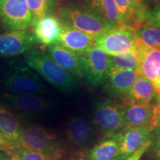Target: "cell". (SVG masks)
<instances>
[{"mask_svg": "<svg viewBox=\"0 0 160 160\" xmlns=\"http://www.w3.org/2000/svg\"><path fill=\"white\" fill-rule=\"evenodd\" d=\"M0 22L8 31L28 29L31 14L27 0H0Z\"/></svg>", "mask_w": 160, "mask_h": 160, "instance_id": "ba28073f", "label": "cell"}, {"mask_svg": "<svg viewBox=\"0 0 160 160\" xmlns=\"http://www.w3.org/2000/svg\"><path fill=\"white\" fill-rule=\"evenodd\" d=\"M3 99L13 113L22 119H42L51 111V102L39 95H19L5 93Z\"/></svg>", "mask_w": 160, "mask_h": 160, "instance_id": "5b68a950", "label": "cell"}, {"mask_svg": "<svg viewBox=\"0 0 160 160\" xmlns=\"http://www.w3.org/2000/svg\"><path fill=\"white\" fill-rule=\"evenodd\" d=\"M119 12L120 20L122 25L131 26L135 30L137 28V18L128 0H113Z\"/></svg>", "mask_w": 160, "mask_h": 160, "instance_id": "484cf974", "label": "cell"}, {"mask_svg": "<svg viewBox=\"0 0 160 160\" xmlns=\"http://www.w3.org/2000/svg\"><path fill=\"white\" fill-rule=\"evenodd\" d=\"M150 5L153 7V9L157 8L160 6V0H150L149 2V7ZM152 9V10H153ZM151 10V11H152Z\"/></svg>", "mask_w": 160, "mask_h": 160, "instance_id": "e575fe53", "label": "cell"}, {"mask_svg": "<svg viewBox=\"0 0 160 160\" xmlns=\"http://www.w3.org/2000/svg\"><path fill=\"white\" fill-rule=\"evenodd\" d=\"M49 54L58 65L68 71L74 77H83L80 57L59 43L48 47Z\"/></svg>", "mask_w": 160, "mask_h": 160, "instance_id": "d6986e66", "label": "cell"}, {"mask_svg": "<svg viewBox=\"0 0 160 160\" xmlns=\"http://www.w3.org/2000/svg\"><path fill=\"white\" fill-rule=\"evenodd\" d=\"M157 97L154 86L142 73L136 79L124 102L151 103Z\"/></svg>", "mask_w": 160, "mask_h": 160, "instance_id": "44dd1931", "label": "cell"}, {"mask_svg": "<svg viewBox=\"0 0 160 160\" xmlns=\"http://www.w3.org/2000/svg\"><path fill=\"white\" fill-rule=\"evenodd\" d=\"M151 145V139L148 141L147 142H145L142 146L139 148L137 151H135L133 154L130 156L129 157H128L125 160H139L141 159V157H142V155L145 153L150 148Z\"/></svg>", "mask_w": 160, "mask_h": 160, "instance_id": "f546056e", "label": "cell"}, {"mask_svg": "<svg viewBox=\"0 0 160 160\" xmlns=\"http://www.w3.org/2000/svg\"><path fill=\"white\" fill-rule=\"evenodd\" d=\"M57 43L81 57L95 45V39L82 31L62 25V31Z\"/></svg>", "mask_w": 160, "mask_h": 160, "instance_id": "2e32d148", "label": "cell"}, {"mask_svg": "<svg viewBox=\"0 0 160 160\" xmlns=\"http://www.w3.org/2000/svg\"><path fill=\"white\" fill-rule=\"evenodd\" d=\"M10 160H60V158L24 148H18L11 153Z\"/></svg>", "mask_w": 160, "mask_h": 160, "instance_id": "4316f807", "label": "cell"}, {"mask_svg": "<svg viewBox=\"0 0 160 160\" xmlns=\"http://www.w3.org/2000/svg\"><path fill=\"white\" fill-rule=\"evenodd\" d=\"M31 14V25L45 16L53 13L57 0H27Z\"/></svg>", "mask_w": 160, "mask_h": 160, "instance_id": "cb8c5ba5", "label": "cell"}, {"mask_svg": "<svg viewBox=\"0 0 160 160\" xmlns=\"http://www.w3.org/2000/svg\"><path fill=\"white\" fill-rule=\"evenodd\" d=\"M93 125L97 131L108 134L124 131L122 105L111 99L98 101L93 111Z\"/></svg>", "mask_w": 160, "mask_h": 160, "instance_id": "52a82bcc", "label": "cell"}, {"mask_svg": "<svg viewBox=\"0 0 160 160\" xmlns=\"http://www.w3.org/2000/svg\"><path fill=\"white\" fill-rule=\"evenodd\" d=\"M95 128L82 117L73 118L66 129V137L72 148L82 151L88 148L96 139Z\"/></svg>", "mask_w": 160, "mask_h": 160, "instance_id": "4fadbf2b", "label": "cell"}, {"mask_svg": "<svg viewBox=\"0 0 160 160\" xmlns=\"http://www.w3.org/2000/svg\"><path fill=\"white\" fill-rule=\"evenodd\" d=\"M36 43L28 29L0 33V57L12 58L33 49Z\"/></svg>", "mask_w": 160, "mask_h": 160, "instance_id": "8fae6325", "label": "cell"}, {"mask_svg": "<svg viewBox=\"0 0 160 160\" xmlns=\"http://www.w3.org/2000/svg\"><path fill=\"white\" fill-rule=\"evenodd\" d=\"M73 160H83V159H73Z\"/></svg>", "mask_w": 160, "mask_h": 160, "instance_id": "f35d334b", "label": "cell"}, {"mask_svg": "<svg viewBox=\"0 0 160 160\" xmlns=\"http://www.w3.org/2000/svg\"><path fill=\"white\" fill-rule=\"evenodd\" d=\"M0 151H4L9 153L10 154L13 151V148L9 145V143L6 141L3 136L0 132Z\"/></svg>", "mask_w": 160, "mask_h": 160, "instance_id": "1f68e13d", "label": "cell"}, {"mask_svg": "<svg viewBox=\"0 0 160 160\" xmlns=\"http://www.w3.org/2000/svg\"><path fill=\"white\" fill-rule=\"evenodd\" d=\"M139 2H140V3H141V5H142V7L150 11V9H149L150 0H139Z\"/></svg>", "mask_w": 160, "mask_h": 160, "instance_id": "d590c367", "label": "cell"}, {"mask_svg": "<svg viewBox=\"0 0 160 160\" xmlns=\"http://www.w3.org/2000/svg\"><path fill=\"white\" fill-rule=\"evenodd\" d=\"M85 5L93 10L111 26L122 25L113 0H85Z\"/></svg>", "mask_w": 160, "mask_h": 160, "instance_id": "7402d4cb", "label": "cell"}, {"mask_svg": "<svg viewBox=\"0 0 160 160\" xmlns=\"http://www.w3.org/2000/svg\"><path fill=\"white\" fill-rule=\"evenodd\" d=\"M19 148L33 151L61 159L64 149L54 132L38 125L22 126Z\"/></svg>", "mask_w": 160, "mask_h": 160, "instance_id": "277c9868", "label": "cell"}, {"mask_svg": "<svg viewBox=\"0 0 160 160\" xmlns=\"http://www.w3.org/2000/svg\"><path fill=\"white\" fill-rule=\"evenodd\" d=\"M136 30L131 26L121 25L113 27L95 39V45L110 57L134 49Z\"/></svg>", "mask_w": 160, "mask_h": 160, "instance_id": "8992f818", "label": "cell"}, {"mask_svg": "<svg viewBox=\"0 0 160 160\" xmlns=\"http://www.w3.org/2000/svg\"><path fill=\"white\" fill-rule=\"evenodd\" d=\"M156 93H157L160 91V66L158 68L157 71H156V81L155 83L153 84Z\"/></svg>", "mask_w": 160, "mask_h": 160, "instance_id": "d6a6232c", "label": "cell"}, {"mask_svg": "<svg viewBox=\"0 0 160 160\" xmlns=\"http://www.w3.org/2000/svg\"><path fill=\"white\" fill-rule=\"evenodd\" d=\"M57 17L62 25L82 31L94 39L112 28L103 18L85 5L68 4L58 9Z\"/></svg>", "mask_w": 160, "mask_h": 160, "instance_id": "3957f363", "label": "cell"}, {"mask_svg": "<svg viewBox=\"0 0 160 160\" xmlns=\"http://www.w3.org/2000/svg\"><path fill=\"white\" fill-rule=\"evenodd\" d=\"M142 73L141 71L111 67L105 77V88L113 97L122 99L125 101L133 84Z\"/></svg>", "mask_w": 160, "mask_h": 160, "instance_id": "7c38bea8", "label": "cell"}, {"mask_svg": "<svg viewBox=\"0 0 160 160\" xmlns=\"http://www.w3.org/2000/svg\"><path fill=\"white\" fill-rule=\"evenodd\" d=\"M110 57H111V67L133 70V71H141L134 49Z\"/></svg>", "mask_w": 160, "mask_h": 160, "instance_id": "d4e9b609", "label": "cell"}, {"mask_svg": "<svg viewBox=\"0 0 160 160\" xmlns=\"http://www.w3.org/2000/svg\"><path fill=\"white\" fill-rule=\"evenodd\" d=\"M32 25V34L36 42L45 47L58 42L62 31V24L53 13L45 16Z\"/></svg>", "mask_w": 160, "mask_h": 160, "instance_id": "5bb4252c", "label": "cell"}, {"mask_svg": "<svg viewBox=\"0 0 160 160\" xmlns=\"http://www.w3.org/2000/svg\"><path fill=\"white\" fill-rule=\"evenodd\" d=\"M134 51L142 73L153 85L156 81V71L160 66V51L150 47L137 38Z\"/></svg>", "mask_w": 160, "mask_h": 160, "instance_id": "e0dca14e", "label": "cell"}, {"mask_svg": "<svg viewBox=\"0 0 160 160\" xmlns=\"http://www.w3.org/2000/svg\"><path fill=\"white\" fill-rule=\"evenodd\" d=\"M151 148L153 153L158 159H160V128L157 127L152 131L151 133Z\"/></svg>", "mask_w": 160, "mask_h": 160, "instance_id": "f1b7e54d", "label": "cell"}, {"mask_svg": "<svg viewBox=\"0 0 160 160\" xmlns=\"http://www.w3.org/2000/svg\"><path fill=\"white\" fill-rule=\"evenodd\" d=\"M128 1L130 6L133 10L135 17L137 18V29L142 24H143L148 19L150 11L144 8L142 5L140 3L139 0H128Z\"/></svg>", "mask_w": 160, "mask_h": 160, "instance_id": "83f0119b", "label": "cell"}, {"mask_svg": "<svg viewBox=\"0 0 160 160\" xmlns=\"http://www.w3.org/2000/svg\"><path fill=\"white\" fill-rule=\"evenodd\" d=\"M152 131L146 128H131L118 133L119 160H125L151 139Z\"/></svg>", "mask_w": 160, "mask_h": 160, "instance_id": "9a60e30c", "label": "cell"}, {"mask_svg": "<svg viewBox=\"0 0 160 160\" xmlns=\"http://www.w3.org/2000/svg\"><path fill=\"white\" fill-rule=\"evenodd\" d=\"M83 77L92 85H98L105 79L111 68V57L94 45L81 56Z\"/></svg>", "mask_w": 160, "mask_h": 160, "instance_id": "9c48e42d", "label": "cell"}, {"mask_svg": "<svg viewBox=\"0 0 160 160\" xmlns=\"http://www.w3.org/2000/svg\"><path fill=\"white\" fill-rule=\"evenodd\" d=\"M122 106L125 129L146 128L153 131L157 128V111L156 105L124 102Z\"/></svg>", "mask_w": 160, "mask_h": 160, "instance_id": "30bf717a", "label": "cell"}, {"mask_svg": "<svg viewBox=\"0 0 160 160\" xmlns=\"http://www.w3.org/2000/svg\"><path fill=\"white\" fill-rule=\"evenodd\" d=\"M0 88L9 93L39 95L46 87L36 72L19 59L6 60L0 66Z\"/></svg>", "mask_w": 160, "mask_h": 160, "instance_id": "6da1fadb", "label": "cell"}, {"mask_svg": "<svg viewBox=\"0 0 160 160\" xmlns=\"http://www.w3.org/2000/svg\"><path fill=\"white\" fill-rule=\"evenodd\" d=\"M148 20L152 25L160 28V6L151 11Z\"/></svg>", "mask_w": 160, "mask_h": 160, "instance_id": "4dcf8cb0", "label": "cell"}, {"mask_svg": "<svg viewBox=\"0 0 160 160\" xmlns=\"http://www.w3.org/2000/svg\"><path fill=\"white\" fill-rule=\"evenodd\" d=\"M160 128V115L157 113V128Z\"/></svg>", "mask_w": 160, "mask_h": 160, "instance_id": "74e56055", "label": "cell"}, {"mask_svg": "<svg viewBox=\"0 0 160 160\" xmlns=\"http://www.w3.org/2000/svg\"><path fill=\"white\" fill-rule=\"evenodd\" d=\"M157 98H158V102L157 105H156V108H157V113L159 115H160V91L157 93Z\"/></svg>", "mask_w": 160, "mask_h": 160, "instance_id": "8d00e7d4", "label": "cell"}, {"mask_svg": "<svg viewBox=\"0 0 160 160\" xmlns=\"http://www.w3.org/2000/svg\"><path fill=\"white\" fill-rule=\"evenodd\" d=\"M0 27H1V25H0Z\"/></svg>", "mask_w": 160, "mask_h": 160, "instance_id": "ab89813d", "label": "cell"}, {"mask_svg": "<svg viewBox=\"0 0 160 160\" xmlns=\"http://www.w3.org/2000/svg\"><path fill=\"white\" fill-rule=\"evenodd\" d=\"M136 37L150 47L160 51V28L150 23L148 20L136 30Z\"/></svg>", "mask_w": 160, "mask_h": 160, "instance_id": "603a6c76", "label": "cell"}, {"mask_svg": "<svg viewBox=\"0 0 160 160\" xmlns=\"http://www.w3.org/2000/svg\"><path fill=\"white\" fill-rule=\"evenodd\" d=\"M24 61L45 81L61 92L69 93L77 88L76 78L52 59L48 53L31 49L24 53Z\"/></svg>", "mask_w": 160, "mask_h": 160, "instance_id": "7a4b0ae2", "label": "cell"}, {"mask_svg": "<svg viewBox=\"0 0 160 160\" xmlns=\"http://www.w3.org/2000/svg\"><path fill=\"white\" fill-rule=\"evenodd\" d=\"M0 132L13 151L19 148L22 125L17 117L7 106L0 104Z\"/></svg>", "mask_w": 160, "mask_h": 160, "instance_id": "ac0fdd59", "label": "cell"}, {"mask_svg": "<svg viewBox=\"0 0 160 160\" xmlns=\"http://www.w3.org/2000/svg\"><path fill=\"white\" fill-rule=\"evenodd\" d=\"M88 156L91 160H119L118 133L108 134L89 151Z\"/></svg>", "mask_w": 160, "mask_h": 160, "instance_id": "ffe728a7", "label": "cell"}, {"mask_svg": "<svg viewBox=\"0 0 160 160\" xmlns=\"http://www.w3.org/2000/svg\"><path fill=\"white\" fill-rule=\"evenodd\" d=\"M11 154L7 152H0V160H10Z\"/></svg>", "mask_w": 160, "mask_h": 160, "instance_id": "836d02e7", "label": "cell"}]
</instances>
